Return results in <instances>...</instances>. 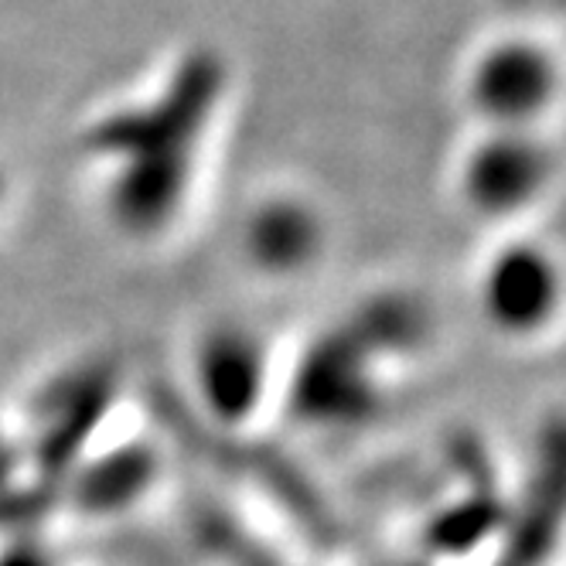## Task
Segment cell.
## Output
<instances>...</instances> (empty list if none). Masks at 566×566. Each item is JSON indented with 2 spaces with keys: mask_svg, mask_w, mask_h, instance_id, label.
I'll return each mask as SVG.
<instances>
[{
  "mask_svg": "<svg viewBox=\"0 0 566 566\" xmlns=\"http://www.w3.org/2000/svg\"><path fill=\"white\" fill-rule=\"evenodd\" d=\"M328 219L294 188L263 191L239 222V256L256 276L291 283L314 273L328 253Z\"/></svg>",
  "mask_w": 566,
  "mask_h": 566,
  "instance_id": "7",
  "label": "cell"
},
{
  "mask_svg": "<svg viewBox=\"0 0 566 566\" xmlns=\"http://www.w3.org/2000/svg\"><path fill=\"white\" fill-rule=\"evenodd\" d=\"M273 352L242 317H212L191 342L188 382L198 410L219 427H250L270 399Z\"/></svg>",
  "mask_w": 566,
  "mask_h": 566,
  "instance_id": "4",
  "label": "cell"
},
{
  "mask_svg": "<svg viewBox=\"0 0 566 566\" xmlns=\"http://www.w3.org/2000/svg\"><path fill=\"white\" fill-rule=\"evenodd\" d=\"M150 454L147 451H116L106 454L96 471L86 474V481H78L83 489V502L93 505V512H116L119 505H130L150 481Z\"/></svg>",
  "mask_w": 566,
  "mask_h": 566,
  "instance_id": "8",
  "label": "cell"
},
{
  "mask_svg": "<svg viewBox=\"0 0 566 566\" xmlns=\"http://www.w3.org/2000/svg\"><path fill=\"white\" fill-rule=\"evenodd\" d=\"M0 566H55V559H52V553H45L42 546L18 543L14 549L0 553Z\"/></svg>",
  "mask_w": 566,
  "mask_h": 566,
  "instance_id": "9",
  "label": "cell"
},
{
  "mask_svg": "<svg viewBox=\"0 0 566 566\" xmlns=\"http://www.w3.org/2000/svg\"><path fill=\"white\" fill-rule=\"evenodd\" d=\"M219 93L222 65L212 55H188L154 93L99 119L93 147L106 160L103 206L116 229L154 239L181 219Z\"/></svg>",
  "mask_w": 566,
  "mask_h": 566,
  "instance_id": "1",
  "label": "cell"
},
{
  "mask_svg": "<svg viewBox=\"0 0 566 566\" xmlns=\"http://www.w3.org/2000/svg\"><path fill=\"white\" fill-rule=\"evenodd\" d=\"M461 96L478 127L543 130L559 99V59L536 34H499L471 55Z\"/></svg>",
  "mask_w": 566,
  "mask_h": 566,
  "instance_id": "3",
  "label": "cell"
},
{
  "mask_svg": "<svg viewBox=\"0 0 566 566\" xmlns=\"http://www.w3.org/2000/svg\"><path fill=\"white\" fill-rule=\"evenodd\" d=\"M8 198H11V175L4 165H0V212L8 209Z\"/></svg>",
  "mask_w": 566,
  "mask_h": 566,
  "instance_id": "10",
  "label": "cell"
},
{
  "mask_svg": "<svg viewBox=\"0 0 566 566\" xmlns=\"http://www.w3.org/2000/svg\"><path fill=\"white\" fill-rule=\"evenodd\" d=\"M478 317L499 338H543L559 317L563 270L556 253L539 239L512 235L481 260L474 280Z\"/></svg>",
  "mask_w": 566,
  "mask_h": 566,
  "instance_id": "5",
  "label": "cell"
},
{
  "mask_svg": "<svg viewBox=\"0 0 566 566\" xmlns=\"http://www.w3.org/2000/svg\"><path fill=\"white\" fill-rule=\"evenodd\" d=\"M382 402V358L348 328L314 342L294 373V407L307 423L345 430Z\"/></svg>",
  "mask_w": 566,
  "mask_h": 566,
  "instance_id": "6",
  "label": "cell"
},
{
  "mask_svg": "<svg viewBox=\"0 0 566 566\" xmlns=\"http://www.w3.org/2000/svg\"><path fill=\"white\" fill-rule=\"evenodd\" d=\"M556 181V150L543 130L478 127L458 157L454 188L464 212L509 226L543 206Z\"/></svg>",
  "mask_w": 566,
  "mask_h": 566,
  "instance_id": "2",
  "label": "cell"
}]
</instances>
